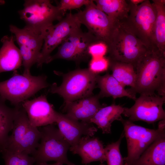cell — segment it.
I'll list each match as a JSON object with an SVG mask.
<instances>
[{
    "label": "cell",
    "mask_w": 165,
    "mask_h": 165,
    "mask_svg": "<svg viewBox=\"0 0 165 165\" xmlns=\"http://www.w3.org/2000/svg\"><path fill=\"white\" fill-rule=\"evenodd\" d=\"M137 75L135 93L165 97V54L157 48L148 50L135 67Z\"/></svg>",
    "instance_id": "obj_1"
},
{
    "label": "cell",
    "mask_w": 165,
    "mask_h": 165,
    "mask_svg": "<svg viewBox=\"0 0 165 165\" xmlns=\"http://www.w3.org/2000/svg\"><path fill=\"white\" fill-rule=\"evenodd\" d=\"M126 19L115 23L107 46V57L111 61L131 64L135 68L138 61L148 49L134 34Z\"/></svg>",
    "instance_id": "obj_2"
},
{
    "label": "cell",
    "mask_w": 165,
    "mask_h": 165,
    "mask_svg": "<svg viewBox=\"0 0 165 165\" xmlns=\"http://www.w3.org/2000/svg\"><path fill=\"white\" fill-rule=\"evenodd\" d=\"M98 75L88 68L72 71L63 75V81L60 86L55 83L51 85L50 91L63 98L64 109L73 101L93 95Z\"/></svg>",
    "instance_id": "obj_3"
},
{
    "label": "cell",
    "mask_w": 165,
    "mask_h": 165,
    "mask_svg": "<svg viewBox=\"0 0 165 165\" xmlns=\"http://www.w3.org/2000/svg\"><path fill=\"white\" fill-rule=\"evenodd\" d=\"M47 77L20 75L14 71L9 79L0 82V97L15 107L21 105L41 90L49 86Z\"/></svg>",
    "instance_id": "obj_4"
},
{
    "label": "cell",
    "mask_w": 165,
    "mask_h": 165,
    "mask_svg": "<svg viewBox=\"0 0 165 165\" xmlns=\"http://www.w3.org/2000/svg\"><path fill=\"white\" fill-rule=\"evenodd\" d=\"M16 107L11 135L9 136L4 149L32 155L38 145L41 133L32 125L21 105Z\"/></svg>",
    "instance_id": "obj_5"
},
{
    "label": "cell",
    "mask_w": 165,
    "mask_h": 165,
    "mask_svg": "<svg viewBox=\"0 0 165 165\" xmlns=\"http://www.w3.org/2000/svg\"><path fill=\"white\" fill-rule=\"evenodd\" d=\"M23 6L18 13L25 26L45 35L53 22L61 20L65 13L49 0H26Z\"/></svg>",
    "instance_id": "obj_6"
},
{
    "label": "cell",
    "mask_w": 165,
    "mask_h": 165,
    "mask_svg": "<svg viewBox=\"0 0 165 165\" xmlns=\"http://www.w3.org/2000/svg\"><path fill=\"white\" fill-rule=\"evenodd\" d=\"M126 22L137 37L148 50L157 48L155 38L156 10L154 4L145 0L135 6L130 4Z\"/></svg>",
    "instance_id": "obj_7"
},
{
    "label": "cell",
    "mask_w": 165,
    "mask_h": 165,
    "mask_svg": "<svg viewBox=\"0 0 165 165\" xmlns=\"http://www.w3.org/2000/svg\"><path fill=\"white\" fill-rule=\"evenodd\" d=\"M41 137L38 145L32 155L37 163L54 161L67 164V153L70 147L58 129L53 124L43 126L40 130Z\"/></svg>",
    "instance_id": "obj_8"
},
{
    "label": "cell",
    "mask_w": 165,
    "mask_h": 165,
    "mask_svg": "<svg viewBox=\"0 0 165 165\" xmlns=\"http://www.w3.org/2000/svg\"><path fill=\"white\" fill-rule=\"evenodd\" d=\"M120 121L123 126L127 142V155L123 159L124 165H128L138 160L151 144L165 134V127L158 125L157 129H150L123 118Z\"/></svg>",
    "instance_id": "obj_9"
},
{
    "label": "cell",
    "mask_w": 165,
    "mask_h": 165,
    "mask_svg": "<svg viewBox=\"0 0 165 165\" xmlns=\"http://www.w3.org/2000/svg\"><path fill=\"white\" fill-rule=\"evenodd\" d=\"M98 42L91 33L83 32L81 27L79 28L61 44L57 53L50 57L48 63L59 59L72 61L77 63L87 61L90 57L89 48L92 44Z\"/></svg>",
    "instance_id": "obj_10"
},
{
    "label": "cell",
    "mask_w": 165,
    "mask_h": 165,
    "mask_svg": "<svg viewBox=\"0 0 165 165\" xmlns=\"http://www.w3.org/2000/svg\"><path fill=\"white\" fill-rule=\"evenodd\" d=\"M81 24L84 25L88 32L97 41L106 45L109 44L112 34L115 22L98 9L93 0L85 6L84 9L74 14Z\"/></svg>",
    "instance_id": "obj_11"
},
{
    "label": "cell",
    "mask_w": 165,
    "mask_h": 165,
    "mask_svg": "<svg viewBox=\"0 0 165 165\" xmlns=\"http://www.w3.org/2000/svg\"><path fill=\"white\" fill-rule=\"evenodd\" d=\"M130 108L124 107L123 115L132 121H142L148 123L165 119L163 106L165 97L153 94H142L135 100Z\"/></svg>",
    "instance_id": "obj_12"
},
{
    "label": "cell",
    "mask_w": 165,
    "mask_h": 165,
    "mask_svg": "<svg viewBox=\"0 0 165 165\" xmlns=\"http://www.w3.org/2000/svg\"><path fill=\"white\" fill-rule=\"evenodd\" d=\"M79 23L74 14L71 12L65 17L53 25L46 34L44 43L39 60L37 63L41 67L44 63H48L52 52L75 30L81 27Z\"/></svg>",
    "instance_id": "obj_13"
},
{
    "label": "cell",
    "mask_w": 165,
    "mask_h": 165,
    "mask_svg": "<svg viewBox=\"0 0 165 165\" xmlns=\"http://www.w3.org/2000/svg\"><path fill=\"white\" fill-rule=\"evenodd\" d=\"M21 105L33 126L38 127L56 123L57 112L53 105L48 102L45 95L26 100Z\"/></svg>",
    "instance_id": "obj_14"
},
{
    "label": "cell",
    "mask_w": 165,
    "mask_h": 165,
    "mask_svg": "<svg viewBox=\"0 0 165 165\" xmlns=\"http://www.w3.org/2000/svg\"><path fill=\"white\" fill-rule=\"evenodd\" d=\"M56 123L61 133L70 147L75 145L83 136L92 137L97 130L92 123L80 122L57 112Z\"/></svg>",
    "instance_id": "obj_15"
},
{
    "label": "cell",
    "mask_w": 165,
    "mask_h": 165,
    "mask_svg": "<svg viewBox=\"0 0 165 165\" xmlns=\"http://www.w3.org/2000/svg\"><path fill=\"white\" fill-rule=\"evenodd\" d=\"M92 137H82L75 145L69 148L73 154H78L81 157L82 164L85 165L94 161L103 163L106 161L102 142L97 138Z\"/></svg>",
    "instance_id": "obj_16"
},
{
    "label": "cell",
    "mask_w": 165,
    "mask_h": 165,
    "mask_svg": "<svg viewBox=\"0 0 165 165\" xmlns=\"http://www.w3.org/2000/svg\"><path fill=\"white\" fill-rule=\"evenodd\" d=\"M98 95L90 96L77 100L69 104L63 109L65 115L77 121L90 123V119L102 107Z\"/></svg>",
    "instance_id": "obj_17"
},
{
    "label": "cell",
    "mask_w": 165,
    "mask_h": 165,
    "mask_svg": "<svg viewBox=\"0 0 165 165\" xmlns=\"http://www.w3.org/2000/svg\"><path fill=\"white\" fill-rule=\"evenodd\" d=\"M9 30L14 34L20 49L32 51L39 58L44 43V34L26 26L20 28L11 25Z\"/></svg>",
    "instance_id": "obj_18"
},
{
    "label": "cell",
    "mask_w": 165,
    "mask_h": 165,
    "mask_svg": "<svg viewBox=\"0 0 165 165\" xmlns=\"http://www.w3.org/2000/svg\"><path fill=\"white\" fill-rule=\"evenodd\" d=\"M14 35H5L1 41L2 46L0 50V74L2 72L15 71L22 63L20 49L15 45Z\"/></svg>",
    "instance_id": "obj_19"
},
{
    "label": "cell",
    "mask_w": 165,
    "mask_h": 165,
    "mask_svg": "<svg viewBox=\"0 0 165 165\" xmlns=\"http://www.w3.org/2000/svg\"><path fill=\"white\" fill-rule=\"evenodd\" d=\"M97 84L100 89L99 97H112L117 98L127 97L136 99V93L131 90H127L125 86L108 73L103 76L97 75Z\"/></svg>",
    "instance_id": "obj_20"
},
{
    "label": "cell",
    "mask_w": 165,
    "mask_h": 165,
    "mask_svg": "<svg viewBox=\"0 0 165 165\" xmlns=\"http://www.w3.org/2000/svg\"><path fill=\"white\" fill-rule=\"evenodd\" d=\"M128 165H165V134L154 141L138 160Z\"/></svg>",
    "instance_id": "obj_21"
},
{
    "label": "cell",
    "mask_w": 165,
    "mask_h": 165,
    "mask_svg": "<svg viewBox=\"0 0 165 165\" xmlns=\"http://www.w3.org/2000/svg\"><path fill=\"white\" fill-rule=\"evenodd\" d=\"M124 110V107L114 103L102 107L90 119V123L96 124L103 134H110L112 123L116 120H120Z\"/></svg>",
    "instance_id": "obj_22"
},
{
    "label": "cell",
    "mask_w": 165,
    "mask_h": 165,
    "mask_svg": "<svg viewBox=\"0 0 165 165\" xmlns=\"http://www.w3.org/2000/svg\"><path fill=\"white\" fill-rule=\"evenodd\" d=\"M97 8L115 22L127 18L130 6L126 0H94Z\"/></svg>",
    "instance_id": "obj_23"
},
{
    "label": "cell",
    "mask_w": 165,
    "mask_h": 165,
    "mask_svg": "<svg viewBox=\"0 0 165 165\" xmlns=\"http://www.w3.org/2000/svg\"><path fill=\"white\" fill-rule=\"evenodd\" d=\"M109 61V68L113 77L124 86L135 88L137 75L134 66L130 64Z\"/></svg>",
    "instance_id": "obj_24"
},
{
    "label": "cell",
    "mask_w": 165,
    "mask_h": 165,
    "mask_svg": "<svg viewBox=\"0 0 165 165\" xmlns=\"http://www.w3.org/2000/svg\"><path fill=\"white\" fill-rule=\"evenodd\" d=\"M6 100L0 97V152L4 149L8 138L9 133L12 130L16 111L7 106Z\"/></svg>",
    "instance_id": "obj_25"
},
{
    "label": "cell",
    "mask_w": 165,
    "mask_h": 165,
    "mask_svg": "<svg viewBox=\"0 0 165 165\" xmlns=\"http://www.w3.org/2000/svg\"><path fill=\"white\" fill-rule=\"evenodd\" d=\"M156 10L155 30L156 47L162 53L165 54V0H152Z\"/></svg>",
    "instance_id": "obj_26"
},
{
    "label": "cell",
    "mask_w": 165,
    "mask_h": 165,
    "mask_svg": "<svg viewBox=\"0 0 165 165\" xmlns=\"http://www.w3.org/2000/svg\"><path fill=\"white\" fill-rule=\"evenodd\" d=\"M1 152L5 165H33L35 162L32 156L23 152L8 150Z\"/></svg>",
    "instance_id": "obj_27"
},
{
    "label": "cell",
    "mask_w": 165,
    "mask_h": 165,
    "mask_svg": "<svg viewBox=\"0 0 165 165\" xmlns=\"http://www.w3.org/2000/svg\"><path fill=\"white\" fill-rule=\"evenodd\" d=\"M124 136L123 131L120 138L116 141L108 145L104 148L108 165H124L123 159L120 150V143Z\"/></svg>",
    "instance_id": "obj_28"
},
{
    "label": "cell",
    "mask_w": 165,
    "mask_h": 165,
    "mask_svg": "<svg viewBox=\"0 0 165 165\" xmlns=\"http://www.w3.org/2000/svg\"><path fill=\"white\" fill-rule=\"evenodd\" d=\"M109 66V61L107 57L92 58L88 69L92 73L98 75L107 71Z\"/></svg>",
    "instance_id": "obj_29"
},
{
    "label": "cell",
    "mask_w": 165,
    "mask_h": 165,
    "mask_svg": "<svg viewBox=\"0 0 165 165\" xmlns=\"http://www.w3.org/2000/svg\"><path fill=\"white\" fill-rule=\"evenodd\" d=\"M92 0H61L58 4L60 9L65 12L80 8L90 3Z\"/></svg>",
    "instance_id": "obj_30"
},
{
    "label": "cell",
    "mask_w": 165,
    "mask_h": 165,
    "mask_svg": "<svg viewBox=\"0 0 165 165\" xmlns=\"http://www.w3.org/2000/svg\"><path fill=\"white\" fill-rule=\"evenodd\" d=\"M89 51L92 58L102 57L107 54V47L105 44L98 42L92 44L89 48Z\"/></svg>",
    "instance_id": "obj_31"
},
{
    "label": "cell",
    "mask_w": 165,
    "mask_h": 165,
    "mask_svg": "<svg viewBox=\"0 0 165 165\" xmlns=\"http://www.w3.org/2000/svg\"><path fill=\"white\" fill-rule=\"evenodd\" d=\"M145 0H127L130 4L134 5H138L142 3Z\"/></svg>",
    "instance_id": "obj_32"
},
{
    "label": "cell",
    "mask_w": 165,
    "mask_h": 165,
    "mask_svg": "<svg viewBox=\"0 0 165 165\" xmlns=\"http://www.w3.org/2000/svg\"><path fill=\"white\" fill-rule=\"evenodd\" d=\"M63 164L59 162H56L55 163L52 164H48L47 163H37L36 165H63Z\"/></svg>",
    "instance_id": "obj_33"
},
{
    "label": "cell",
    "mask_w": 165,
    "mask_h": 165,
    "mask_svg": "<svg viewBox=\"0 0 165 165\" xmlns=\"http://www.w3.org/2000/svg\"><path fill=\"white\" fill-rule=\"evenodd\" d=\"M67 165H76L74 163H72V162H70V161H68V162L67 163ZM99 165H105L104 164H103V163H101L99 164Z\"/></svg>",
    "instance_id": "obj_34"
}]
</instances>
